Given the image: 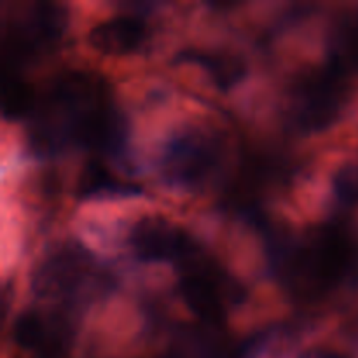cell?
Listing matches in <instances>:
<instances>
[{
	"mask_svg": "<svg viewBox=\"0 0 358 358\" xmlns=\"http://www.w3.org/2000/svg\"><path fill=\"white\" fill-rule=\"evenodd\" d=\"M30 117L28 143L41 156L59 154L70 147L117 156L128 140L126 119L115 107L110 86L87 70L56 76Z\"/></svg>",
	"mask_w": 358,
	"mask_h": 358,
	"instance_id": "6da1fadb",
	"label": "cell"
},
{
	"mask_svg": "<svg viewBox=\"0 0 358 358\" xmlns=\"http://www.w3.org/2000/svg\"><path fill=\"white\" fill-rule=\"evenodd\" d=\"M268 255L296 299L317 301L358 285V238L343 224H322L299 236L268 231Z\"/></svg>",
	"mask_w": 358,
	"mask_h": 358,
	"instance_id": "7a4b0ae2",
	"label": "cell"
},
{
	"mask_svg": "<svg viewBox=\"0 0 358 358\" xmlns=\"http://www.w3.org/2000/svg\"><path fill=\"white\" fill-rule=\"evenodd\" d=\"M69 16L65 7L55 2L16 3L6 14L2 35L3 70L48 55L65 34Z\"/></svg>",
	"mask_w": 358,
	"mask_h": 358,
	"instance_id": "3957f363",
	"label": "cell"
},
{
	"mask_svg": "<svg viewBox=\"0 0 358 358\" xmlns=\"http://www.w3.org/2000/svg\"><path fill=\"white\" fill-rule=\"evenodd\" d=\"M107 276L96 259L77 243H66L51 252L34 275L38 297L62 306H80L96 297Z\"/></svg>",
	"mask_w": 358,
	"mask_h": 358,
	"instance_id": "277c9868",
	"label": "cell"
},
{
	"mask_svg": "<svg viewBox=\"0 0 358 358\" xmlns=\"http://www.w3.org/2000/svg\"><path fill=\"white\" fill-rule=\"evenodd\" d=\"M226 147L222 138L203 128H189L171 136L159 159L164 182L180 191L206 187L224 168Z\"/></svg>",
	"mask_w": 358,
	"mask_h": 358,
	"instance_id": "5b68a950",
	"label": "cell"
},
{
	"mask_svg": "<svg viewBox=\"0 0 358 358\" xmlns=\"http://www.w3.org/2000/svg\"><path fill=\"white\" fill-rule=\"evenodd\" d=\"M180 294L189 310L205 325L220 327L229 306L240 304L247 292L234 276L201 248L180 266Z\"/></svg>",
	"mask_w": 358,
	"mask_h": 358,
	"instance_id": "8992f818",
	"label": "cell"
},
{
	"mask_svg": "<svg viewBox=\"0 0 358 358\" xmlns=\"http://www.w3.org/2000/svg\"><path fill=\"white\" fill-rule=\"evenodd\" d=\"M348 103L346 76L332 66L308 70L289 94V115L303 133H320L334 126Z\"/></svg>",
	"mask_w": 358,
	"mask_h": 358,
	"instance_id": "52a82bcc",
	"label": "cell"
},
{
	"mask_svg": "<svg viewBox=\"0 0 358 358\" xmlns=\"http://www.w3.org/2000/svg\"><path fill=\"white\" fill-rule=\"evenodd\" d=\"M128 243L143 262H175L180 266L198 250V243L178 224L164 217H143L129 231Z\"/></svg>",
	"mask_w": 358,
	"mask_h": 358,
	"instance_id": "ba28073f",
	"label": "cell"
},
{
	"mask_svg": "<svg viewBox=\"0 0 358 358\" xmlns=\"http://www.w3.org/2000/svg\"><path fill=\"white\" fill-rule=\"evenodd\" d=\"M13 338L37 358H66L72 348L70 322L58 311L28 310L16 318Z\"/></svg>",
	"mask_w": 358,
	"mask_h": 358,
	"instance_id": "9c48e42d",
	"label": "cell"
},
{
	"mask_svg": "<svg viewBox=\"0 0 358 358\" xmlns=\"http://www.w3.org/2000/svg\"><path fill=\"white\" fill-rule=\"evenodd\" d=\"M147 27L140 17L114 16L94 24L87 34V44L107 56H126L145 42Z\"/></svg>",
	"mask_w": 358,
	"mask_h": 358,
	"instance_id": "30bf717a",
	"label": "cell"
},
{
	"mask_svg": "<svg viewBox=\"0 0 358 358\" xmlns=\"http://www.w3.org/2000/svg\"><path fill=\"white\" fill-rule=\"evenodd\" d=\"M177 62L199 66L210 76L219 90L227 91L236 86L247 73V65L240 56L213 49H184L177 55Z\"/></svg>",
	"mask_w": 358,
	"mask_h": 358,
	"instance_id": "8fae6325",
	"label": "cell"
},
{
	"mask_svg": "<svg viewBox=\"0 0 358 358\" xmlns=\"http://www.w3.org/2000/svg\"><path fill=\"white\" fill-rule=\"evenodd\" d=\"M329 66L343 76L358 72V7L341 14L327 42Z\"/></svg>",
	"mask_w": 358,
	"mask_h": 358,
	"instance_id": "7c38bea8",
	"label": "cell"
},
{
	"mask_svg": "<svg viewBox=\"0 0 358 358\" xmlns=\"http://www.w3.org/2000/svg\"><path fill=\"white\" fill-rule=\"evenodd\" d=\"M138 192V187L119 180L100 161H87L77 182V196L83 199L131 198Z\"/></svg>",
	"mask_w": 358,
	"mask_h": 358,
	"instance_id": "4fadbf2b",
	"label": "cell"
},
{
	"mask_svg": "<svg viewBox=\"0 0 358 358\" xmlns=\"http://www.w3.org/2000/svg\"><path fill=\"white\" fill-rule=\"evenodd\" d=\"M37 98L30 84L16 73V70H3L2 76V112L3 117L21 119L31 115Z\"/></svg>",
	"mask_w": 358,
	"mask_h": 358,
	"instance_id": "5bb4252c",
	"label": "cell"
},
{
	"mask_svg": "<svg viewBox=\"0 0 358 358\" xmlns=\"http://www.w3.org/2000/svg\"><path fill=\"white\" fill-rule=\"evenodd\" d=\"M332 189L343 205H358V164H348L338 170L332 178Z\"/></svg>",
	"mask_w": 358,
	"mask_h": 358,
	"instance_id": "9a60e30c",
	"label": "cell"
},
{
	"mask_svg": "<svg viewBox=\"0 0 358 358\" xmlns=\"http://www.w3.org/2000/svg\"><path fill=\"white\" fill-rule=\"evenodd\" d=\"M299 358H346L345 355H339L336 352H329V350H310V352L303 353Z\"/></svg>",
	"mask_w": 358,
	"mask_h": 358,
	"instance_id": "2e32d148",
	"label": "cell"
}]
</instances>
